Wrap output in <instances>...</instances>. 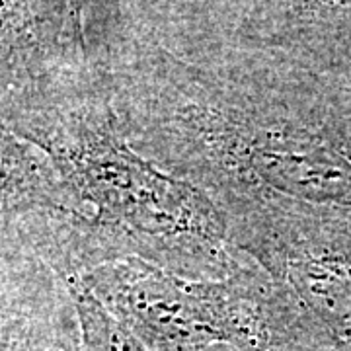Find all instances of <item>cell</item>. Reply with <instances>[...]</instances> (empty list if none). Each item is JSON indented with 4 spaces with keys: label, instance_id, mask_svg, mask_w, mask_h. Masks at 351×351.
Returning <instances> with one entry per match:
<instances>
[{
    "label": "cell",
    "instance_id": "6da1fadb",
    "mask_svg": "<svg viewBox=\"0 0 351 351\" xmlns=\"http://www.w3.org/2000/svg\"><path fill=\"white\" fill-rule=\"evenodd\" d=\"M0 127L49 158L78 207V221L16 217L66 281L131 258L193 281H221L250 262L205 195L131 147L90 55L6 106Z\"/></svg>",
    "mask_w": 351,
    "mask_h": 351
},
{
    "label": "cell",
    "instance_id": "7a4b0ae2",
    "mask_svg": "<svg viewBox=\"0 0 351 351\" xmlns=\"http://www.w3.org/2000/svg\"><path fill=\"white\" fill-rule=\"evenodd\" d=\"M88 291L149 351L237 350L240 283L193 281L143 260H121L69 281Z\"/></svg>",
    "mask_w": 351,
    "mask_h": 351
},
{
    "label": "cell",
    "instance_id": "3957f363",
    "mask_svg": "<svg viewBox=\"0 0 351 351\" xmlns=\"http://www.w3.org/2000/svg\"><path fill=\"white\" fill-rule=\"evenodd\" d=\"M0 351H88L73 287L2 213Z\"/></svg>",
    "mask_w": 351,
    "mask_h": 351
},
{
    "label": "cell",
    "instance_id": "277c9868",
    "mask_svg": "<svg viewBox=\"0 0 351 351\" xmlns=\"http://www.w3.org/2000/svg\"><path fill=\"white\" fill-rule=\"evenodd\" d=\"M86 53L84 2H0V110Z\"/></svg>",
    "mask_w": 351,
    "mask_h": 351
},
{
    "label": "cell",
    "instance_id": "5b68a950",
    "mask_svg": "<svg viewBox=\"0 0 351 351\" xmlns=\"http://www.w3.org/2000/svg\"><path fill=\"white\" fill-rule=\"evenodd\" d=\"M0 213L80 219L76 203L49 158L4 127H0Z\"/></svg>",
    "mask_w": 351,
    "mask_h": 351
},
{
    "label": "cell",
    "instance_id": "8992f818",
    "mask_svg": "<svg viewBox=\"0 0 351 351\" xmlns=\"http://www.w3.org/2000/svg\"><path fill=\"white\" fill-rule=\"evenodd\" d=\"M71 285V283H69ZM84 330L88 351H149L125 326H121L112 314L88 291L71 285Z\"/></svg>",
    "mask_w": 351,
    "mask_h": 351
},
{
    "label": "cell",
    "instance_id": "52a82bcc",
    "mask_svg": "<svg viewBox=\"0 0 351 351\" xmlns=\"http://www.w3.org/2000/svg\"><path fill=\"white\" fill-rule=\"evenodd\" d=\"M326 351H351V346H341V343H338V341L334 339L332 346H330Z\"/></svg>",
    "mask_w": 351,
    "mask_h": 351
}]
</instances>
